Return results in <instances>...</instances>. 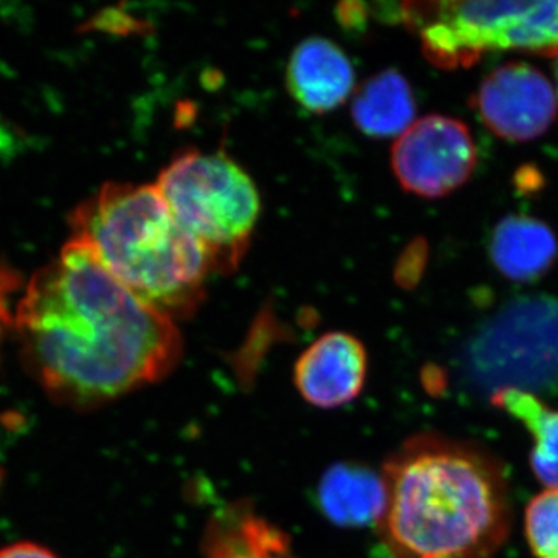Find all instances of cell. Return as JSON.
Returning a JSON list of instances; mask_svg holds the SVG:
<instances>
[{
    "label": "cell",
    "instance_id": "obj_1",
    "mask_svg": "<svg viewBox=\"0 0 558 558\" xmlns=\"http://www.w3.org/2000/svg\"><path fill=\"white\" fill-rule=\"evenodd\" d=\"M14 328L36 381L75 409L163 379L183 349L174 319L132 295L72 240L28 282Z\"/></svg>",
    "mask_w": 558,
    "mask_h": 558
},
{
    "label": "cell",
    "instance_id": "obj_2",
    "mask_svg": "<svg viewBox=\"0 0 558 558\" xmlns=\"http://www.w3.org/2000/svg\"><path fill=\"white\" fill-rule=\"evenodd\" d=\"M379 529L391 558H492L512 526L509 483L494 453L425 433L385 464Z\"/></svg>",
    "mask_w": 558,
    "mask_h": 558
},
{
    "label": "cell",
    "instance_id": "obj_3",
    "mask_svg": "<svg viewBox=\"0 0 558 558\" xmlns=\"http://www.w3.org/2000/svg\"><path fill=\"white\" fill-rule=\"evenodd\" d=\"M70 229L143 303L174 322L199 310L211 264L156 183H108L72 213Z\"/></svg>",
    "mask_w": 558,
    "mask_h": 558
},
{
    "label": "cell",
    "instance_id": "obj_4",
    "mask_svg": "<svg viewBox=\"0 0 558 558\" xmlns=\"http://www.w3.org/2000/svg\"><path fill=\"white\" fill-rule=\"evenodd\" d=\"M156 186L213 271L236 270L260 213L259 193L247 172L226 150L191 149L161 170Z\"/></svg>",
    "mask_w": 558,
    "mask_h": 558
},
{
    "label": "cell",
    "instance_id": "obj_5",
    "mask_svg": "<svg viewBox=\"0 0 558 558\" xmlns=\"http://www.w3.org/2000/svg\"><path fill=\"white\" fill-rule=\"evenodd\" d=\"M399 14L438 68H470L492 51L558 57V2H407Z\"/></svg>",
    "mask_w": 558,
    "mask_h": 558
},
{
    "label": "cell",
    "instance_id": "obj_6",
    "mask_svg": "<svg viewBox=\"0 0 558 558\" xmlns=\"http://www.w3.org/2000/svg\"><path fill=\"white\" fill-rule=\"evenodd\" d=\"M469 369L487 384L527 391L558 381V299L519 296L484 323L465 351ZM498 388V389H499Z\"/></svg>",
    "mask_w": 558,
    "mask_h": 558
},
{
    "label": "cell",
    "instance_id": "obj_7",
    "mask_svg": "<svg viewBox=\"0 0 558 558\" xmlns=\"http://www.w3.org/2000/svg\"><path fill=\"white\" fill-rule=\"evenodd\" d=\"M476 148L465 123L446 116H427L403 132L391 153L400 186L436 199L453 193L475 170Z\"/></svg>",
    "mask_w": 558,
    "mask_h": 558
},
{
    "label": "cell",
    "instance_id": "obj_8",
    "mask_svg": "<svg viewBox=\"0 0 558 558\" xmlns=\"http://www.w3.org/2000/svg\"><path fill=\"white\" fill-rule=\"evenodd\" d=\"M475 108L498 137L527 142L549 130L557 116V98L538 69L515 61L488 73L476 92Z\"/></svg>",
    "mask_w": 558,
    "mask_h": 558
},
{
    "label": "cell",
    "instance_id": "obj_9",
    "mask_svg": "<svg viewBox=\"0 0 558 558\" xmlns=\"http://www.w3.org/2000/svg\"><path fill=\"white\" fill-rule=\"evenodd\" d=\"M368 355L362 341L347 332H328L300 355L293 381L315 409L333 410L357 399L365 387Z\"/></svg>",
    "mask_w": 558,
    "mask_h": 558
},
{
    "label": "cell",
    "instance_id": "obj_10",
    "mask_svg": "<svg viewBox=\"0 0 558 558\" xmlns=\"http://www.w3.org/2000/svg\"><path fill=\"white\" fill-rule=\"evenodd\" d=\"M286 86L301 109L328 113L351 97L355 72L347 53L332 40L307 38L290 54Z\"/></svg>",
    "mask_w": 558,
    "mask_h": 558
},
{
    "label": "cell",
    "instance_id": "obj_11",
    "mask_svg": "<svg viewBox=\"0 0 558 558\" xmlns=\"http://www.w3.org/2000/svg\"><path fill=\"white\" fill-rule=\"evenodd\" d=\"M318 499L325 515L340 526H379L387 508V486L381 473L340 462L323 475Z\"/></svg>",
    "mask_w": 558,
    "mask_h": 558
},
{
    "label": "cell",
    "instance_id": "obj_12",
    "mask_svg": "<svg viewBox=\"0 0 558 558\" xmlns=\"http://www.w3.org/2000/svg\"><path fill=\"white\" fill-rule=\"evenodd\" d=\"M492 263L512 281H537L556 264L558 242L542 220L512 215L499 220L492 233Z\"/></svg>",
    "mask_w": 558,
    "mask_h": 558
},
{
    "label": "cell",
    "instance_id": "obj_13",
    "mask_svg": "<svg viewBox=\"0 0 558 558\" xmlns=\"http://www.w3.org/2000/svg\"><path fill=\"white\" fill-rule=\"evenodd\" d=\"M416 116V101L409 81L398 70L371 76L355 92L352 119L368 137H400Z\"/></svg>",
    "mask_w": 558,
    "mask_h": 558
},
{
    "label": "cell",
    "instance_id": "obj_14",
    "mask_svg": "<svg viewBox=\"0 0 558 558\" xmlns=\"http://www.w3.org/2000/svg\"><path fill=\"white\" fill-rule=\"evenodd\" d=\"M492 402L523 424L534 440L531 465L539 483L558 487V409L519 388L497 389Z\"/></svg>",
    "mask_w": 558,
    "mask_h": 558
},
{
    "label": "cell",
    "instance_id": "obj_15",
    "mask_svg": "<svg viewBox=\"0 0 558 558\" xmlns=\"http://www.w3.org/2000/svg\"><path fill=\"white\" fill-rule=\"evenodd\" d=\"M209 549L211 558H293L284 534L255 517L220 527Z\"/></svg>",
    "mask_w": 558,
    "mask_h": 558
},
{
    "label": "cell",
    "instance_id": "obj_16",
    "mask_svg": "<svg viewBox=\"0 0 558 558\" xmlns=\"http://www.w3.org/2000/svg\"><path fill=\"white\" fill-rule=\"evenodd\" d=\"M529 549L534 558H558V487L531 499L524 515Z\"/></svg>",
    "mask_w": 558,
    "mask_h": 558
},
{
    "label": "cell",
    "instance_id": "obj_17",
    "mask_svg": "<svg viewBox=\"0 0 558 558\" xmlns=\"http://www.w3.org/2000/svg\"><path fill=\"white\" fill-rule=\"evenodd\" d=\"M425 259H427V247L424 242L417 241L411 245L409 252L400 259L398 278L402 284H414L421 278L424 270Z\"/></svg>",
    "mask_w": 558,
    "mask_h": 558
},
{
    "label": "cell",
    "instance_id": "obj_18",
    "mask_svg": "<svg viewBox=\"0 0 558 558\" xmlns=\"http://www.w3.org/2000/svg\"><path fill=\"white\" fill-rule=\"evenodd\" d=\"M0 558H60L57 554L36 543L22 542L0 549Z\"/></svg>",
    "mask_w": 558,
    "mask_h": 558
},
{
    "label": "cell",
    "instance_id": "obj_19",
    "mask_svg": "<svg viewBox=\"0 0 558 558\" xmlns=\"http://www.w3.org/2000/svg\"><path fill=\"white\" fill-rule=\"evenodd\" d=\"M556 75H557V84H558V57H557V64H556Z\"/></svg>",
    "mask_w": 558,
    "mask_h": 558
}]
</instances>
